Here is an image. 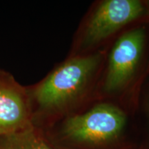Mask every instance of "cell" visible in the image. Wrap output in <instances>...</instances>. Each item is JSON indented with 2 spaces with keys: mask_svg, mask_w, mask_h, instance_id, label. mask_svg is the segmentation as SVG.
Wrapping results in <instances>:
<instances>
[{
  "mask_svg": "<svg viewBox=\"0 0 149 149\" xmlns=\"http://www.w3.org/2000/svg\"><path fill=\"white\" fill-rule=\"evenodd\" d=\"M107 51L68 56L40 81L26 86L33 126L43 130L98 101Z\"/></svg>",
  "mask_w": 149,
  "mask_h": 149,
  "instance_id": "obj_1",
  "label": "cell"
},
{
  "mask_svg": "<svg viewBox=\"0 0 149 149\" xmlns=\"http://www.w3.org/2000/svg\"><path fill=\"white\" fill-rule=\"evenodd\" d=\"M127 124L126 109L98 100L40 130L54 149H135L126 136Z\"/></svg>",
  "mask_w": 149,
  "mask_h": 149,
  "instance_id": "obj_2",
  "label": "cell"
},
{
  "mask_svg": "<svg viewBox=\"0 0 149 149\" xmlns=\"http://www.w3.org/2000/svg\"><path fill=\"white\" fill-rule=\"evenodd\" d=\"M149 22L124 31L108 50L98 89V100L135 111L149 66Z\"/></svg>",
  "mask_w": 149,
  "mask_h": 149,
  "instance_id": "obj_3",
  "label": "cell"
},
{
  "mask_svg": "<svg viewBox=\"0 0 149 149\" xmlns=\"http://www.w3.org/2000/svg\"><path fill=\"white\" fill-rule=\"evenodd\" d=\"M149 22V9L143 0H103L84 17L72 41L68 56L82 55L103 46L137 24Z\"/></svg>",
  "mask_w": 149,
  "mask_h": 149,
  "instance_id": "obj_4",
  "label": "cell"
},
{
  "mask_svg": "<svg viewBox=\"0 0 149 149\" xmlns=\"http://www.w3.org/2000/svg\"><path fill=\"white\" fill-rule=\"evenodd\" d=\"M33 126L26 86L10 72L0 68V136Z\"/></svg>",
  "mask_w": 149,
  "mask_h": 149,
  "instance_id": "obj_5",
  "label": "cell"
},
{
  "mask_svg": "<svg viewBox=\"0 0 149 149\" xmlns=\"http://www.w3.org/2000/svg\"><path fill=\"white\" fill-rule=\"evenodd\" d=\"M0 149H54L40 129L31 126L16 133L0 136Z\"/></svg>",
  "mask_w": 149,
  "mask_h": 149,
  "instance_id": "obj_6",
  "label": "cell"
},
{
  "mask_svg": "<svg viewBox=\"0 0 149 149\" xmlns=\"http://www.w3.org/2000/svg\"><path fill=\"white\" fill-rule=\"evenodd\" d=\"M147 111H148V113L149 115V97H148V102H147Z\"/></svg>",
  "mask_w": 149,
  "mask_h": 149,
  "instance_id": "obj_7",
  "label": "cell"
},
{
  "mask_svg": "<svg viewBox=\"0 0 149 149\" xmlns=\"http://www.w3.org/2000/svg\"><path fill=\"white\" fill-rule=\"evenodd\" d=\"M146 4H147V6H148V9H149V0H146Z\"/></svg>",
  "mask_w": 149,
  "mask_h": 149,
  "instance_id": "obj_8",
  "label": "cell"
},
{
  "mask_svg": "<svg viewBox=\"0 0 149 149\" xmlns=\"http://www.w3.org/2000/svg\"><path fill=\"white\" fill-rule=\"evenodd\" d=\"M148 74H149V66H148Z\"/></svg>",
  "mask_w": 149,
  "mask_h": 149,
  "instance_id": "obj_9",
  "label": "cell"
}]
</instances>
